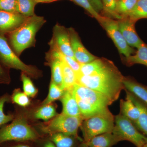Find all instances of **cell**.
<instances>
[{"mask_svg": "<svg viewBox=\"0 0 147 147\" xmlns=\"http://www.w3.org/2000/svg\"><path fill=\"white\" fill-rule=\"evenodd\" d=\"M124 77L113 62L108 59L102 68L91 75H76V83L101 93L113 102L124 90Z\"/></svg>", "mask_w": 147, "mask_h": 147, "instance_id": "cell-1", "label": "cell"}, {"mask_svg": "<svg viewBox=\"0 0 147 147\" xmlns=\"http://www.w3.org/2000/svg\"><path fill=\"white\" fill-rule=\"evenodd\" d=\"M45 22L42 16H30L20 26L9 34L11 46L17 56H20L27 48L34 46L37 32Z\"/></svg>", "mask_w": 147, "mask_h": 147, "instance_id": "cell-2", "label": "cell"}, {"mask_svg": "<svg viewBox=\"0 0 147 147\" xmlns=\"http://www.w3.org/2000/svg\"><path fill=\"white\" fill-rule=\"evenodd\" d=\"M115 126V116L109 109L85 119L81 125L84 143L100 134L112 132Z\"/></svg>", "mask_w": 147, "mask_h": 147, "instance_id": "cell-3", "label": "cell"}, {"mask_svg": "<svg viewBox=\"0 0 147 147\" xmlns=\"http://www.w3.org/2000/svg\"><path fill=\"white\" fill-rule=\"evenodd\" d=\"M113 133L119 142L127 141L137 147H143L147 142V137L140 133L130 120L121 113L115 116V126Z\"/></svg>", "mask_w": 147, "mask_h": 147, "instance_id": "cell-4", "label": "cell"}, {"mask_svg": "<svg viewBox=\"0 0 147 147\" xmlns=\"http://www.w3.org/2000/svg\"><path fill=\"white\" fill-rule=\"evenodd\" d=\"M36 132L24 118L15 119L10 124L0 129V144L7 141H26L37 138Z\"/></svg>", "mask_w": 147, "mask_h": 147, "instance_id": "cell-5", "label": "cell"}, {"mask_svg": "<svg viewBox=\"0 0 147 147\" xmlns=\"http://www.w3.org/2000/svg\"><path fill=\"white\" fill-rule=\"evenodd\" d=\"M84 120L82 117H72L61 113L43 127L42 131L51 134L63 133L78 138V129Z\"/></svg>", "mask_w": 147, "mask_h": 147, "instance_id": "cell-6", "label": "cell"}, {"mask_svg": "<svg viewBox=\"0 0 147 147\" xmlns=\"http://www.w3.org/2000/svg\"><path fill=\"white\" fill-rule=\"evenodd\" d=\"M0 60L7 67L19 69L32 77L38 75L37 70L22 61L9 45L4 35H0Z\"/></svg>", "mask_w": 147, "mask_h": 147, "instance_id": "cell-7", "label": "cell"}, {"mask_svg": "<svg viewBox=\"0 0 147 147\" xmlns=\"http://www.w3.org/2000/svg\"><path fill=\"white\" fill-rule=\"evenodd\" d=\"M99 23L113 40L121 55L128 57L135 53V50L128 45L124 38L119 28L118 21L104 16Z\"/></svg>", "mask_w": 147, "mask_h": 147, "instance_id": "cell-8", "label": "cell"}, {"mask_svg": "<svg viewBox=\"0 0 147 147\" xmlns=\"http://www.w3.org/2000/svg\"><path fill=\"white\" fill-rule=\"evenodd\" d=\"M74 94L76 99L87 102L95 108L105 110L113 102L101 93L76 83L73 86Z\"/></svg>", "mask_w": 147, "mask_h": 147, "instance_id": "cell-9", "label": "cell"}, {"mask_svg": "<svg viewBox=\"0 0 147 147\" xmlns=\"http://www.w3.org/2000/svg\"><path fill=\"white\" fill-rule=\"evenodd\" d=\"M50 50L60 52L75 60L71 48L68 29L57 24L53 29V37L49 42Z\"/></svg>", "mask_w": 147, "mask_h": 147, "instance_id": "cell-10", "label": "cell"}, {"mask_svg": "<svg viewBox=\"0 0 147 147\" xmlns=\"http://www.w3.org/2000/svg\"><path fill=\"white\" fill-rule=\"evenodd\" d=\"M71 48L74 58L81 64L91 62L97 57L90 53L84 47L78 33L72 28H68Z\"/></svg>", "mask_w": 147, "mask_h": 147, "instance_id": "cell-11", "label": "cell"}, {"mask_svg": "<svg viewBox=\"0 0 147 147\" xmlns=\"http://www.w3.org/2000/svg\"><path fill=\"white\" fill-rule=\"evenodd\" d=\"M29 17L17 12L0 10V35L9 34L20 26Z\"/></svg>", "mask_w": 147, "mask_h": 147, "instance_id": "cell-12", "label": "cell"}, {"mask_svg": "<svg viewBox=\"0 0 147 147\" xmlns=\"http://www.w3.org/2000/svg\"><path fill=\"white\" fill-rule=\"evenodd\" d=\"M118 22L120 30L129 46L138 48L144 43L136 32L135 22L127 18H124L118 20Z\"/></svg>", "mask_w": 147, "mask_h": 147, "instance_id": "cell-13", "label": "cell"}, {"mask_svg": "<svg viewBox=\"0 0 147 147\" xmlns=\"http://www.w3.org/2000/svg\"><path fill=\"white\" fill-rule=\"evenodd\" d=\"M63 105V114L72 117H82L79 105L74 94L73 86L64 90L60 98Z\"/></svg>", "mask_w": 147, "mask_h": 147, "instance_id": "cell-14", "label": "cell"}, {"mask_svg": "<svg viewBox=\"0 0 147 147\" xmlns=\"http://www.w3.org/2000/svg\"><path fill=\"white\" fill-rule=\"evenodd\" d=\"M125 90L126 92V96L131 99L139 110V119L134 125L147 137V105L131 92Z\"/></svg>", "mask_w": 147, "mask_h": 147, "instance_id": "cell-15", "label": "cell"}, {"mask_svg": "<svg viewBox=\"0 0 147 147\" xmlns=\"http://www.w3.org/2000/svg\"><path fill=\"white\" fill-rule=\"evenodd\" d=\"M125 89L142 100L147 105V86L140 84L130 76L124 77Z\"/></svg>", "mask_w": 147, "mask_h": 147, "instance_id": "cell-16", "label": "cell"}, {"mask_svg": "<svg viewBox=\"0 0 147 147\" xmlns=\"http://www.w3.org/2000/svg\"><path fill=\"white\" fill-rule=\"evenodd\" d=\"M119 142L113 132L104 133L94 137L84 143V147H112Z\"/></svg>", "mask_w": 147, "mask_h": 147, "instance_id": "cell-17", "label": "cell"}, {"mask_svg": "<svg viewBox=\"0 0 147 147\" xmlns=\"http://www.w3.org/2000/svg\"><path fill=\"white\" fill-rule=\"evenodd\" d=\"M134 124L138 120L139 115V110L133 101L126 96L125 100H120V112Z\"/></svg>", "mask_w": 147, "mask_h": 147, "instance_id": "cell-18", "label": "cell"}, {"mask_svg": "<svg viewBox=\"0 0 147 147\" xmlns=\"http://www.w3.org/2000/svg\"><path fill=\"white\" fill-rule=\"evenodd\" d=\"M124 62L128 66L140 64L147 67V45L144 43L137 48L134 54L128 57H124Z\"/></svg>", "mask_w": 147, "mask_h": 147, "instance_id": "cell-19", "label": "cell"}, {"mask_svg": "<svg viewBox=\"0 0 147 147\" xmlns=\"http://www.w3.org/2000/svg\"><path fill=\"white\" fill-rule=\"evenodd\" d=\"M125 18L135 23L142 18H147V0H138L134 8Z\"/></svg>", "mask_w": 147, "mask_h": 147, "instance_id": "cell-20", "label": "cell"}, {"mask_svg": "<svg viewBox=\"0 0 147 147\" xmlns=\"http://www.w3.org/2000/svg\"><path fill=\"white\" fill-rule=\"evenodd\" d=\"M47 59L52 69V82L63 90V78L60 60L56 59Z\"/></svg>", "mask_w": 147, "mask_h": 147, "instance_id": "cell-21", "label": "cell"}, {"mask_svg": "<svg viewBox=\"0 0 147 147\" xmlns=\"http://www.w3.org/2000/svg\"><path fill=\"white\" fill-rule=\"evenodd\" d=\"M108 59L105 58L96 59L91 62L81 64L80 75L88 76L98 71L105 65ZM78 75V74H77Z\"/></svg>", "mask_w": 147, "mask_h": 147, "instance_id": "cell-22", "label": "cell"}, {"mask_svg": "<svg viewBox=\"0 0 147 147\" xmlns=\"http://www.w3.org/2000/svg\"><path fill=\"white\" fill-rule=\"evenodd\" d=\"M37 4L36 0H16V12L26 17L34 16Z\"/></svg>", "mask_w": 147, "mask_h": 147, "instance_id": "cell-23", "label": "cell"}, {"mask_svg": "<svg viewBox=\"0 0 147 147\" xmlns=\"http://www.w3.org/2000/svg\"><path fill=\"white\" fill-rule=\"evenodd\" d=\"M61 63L63 78V89L65 90L71 88L76 83V75L70 67L62 61Z\"/></svg>", "mask_w": 147, "mask_h": 147, "instance_id": "cell-24", "label": "cell"}, {"mask_svg": "<svg viewBox=\"0 0 147 147\" xmlns=\"http://www.w3.org/2000/svg\"><path fill=\"white\" fill-rule=\"evenodd\" d=\"M138 0H117L116 12L119 20L125 18L134 8Z\"/></svg>", "mask_w": 147, "mask_h": 147, "instance_id": "cell-25", "label": "cell"}, {"mask_svg": "<svg viewBox=\"0 0 147 147\" xmlns=\"http://www.w3.org/2000/svg\"><path fill=\"white\" fill-rule=\"evenodd\" d=\"M74 138L73 136L61 133H55L51 135V140L56 147H74Z\"/></svg>", "mask_w": 147, "mask_h": 147, "instance_id": "cell-26", "label": "cell"}, {"mask_svg": "<svg viewBox=\"0 0 147 147\" xmlns=\"http://www.w3.org/2000/svg\"><path fill=\"white\" fill-rule=\"evenodd\" d=\"M55 107L53 105H42V106L36 110L34 113L36 119H41L43 120L47 121L50 119L57 115Z\"/></svg>", "mask_w": 147, "mask_h": 147, "instance_id": "cell-27", "label": "cell"}, {"mask_svg": "<svg viewBox=\"0 0 147 147\" xmlns=\"http://www.w3.org/2000/svg\"><path fill=\"white\" fill-rule=\"evenodd\" d=\"M63 93L64 90L61 89L53 82H51L48 96L42 102V105H48L55 100L60 98L63 95Z\"/></svg>", "mask_w": 147, "mask_h": 147, "instance_id": "cell-28", "label": "cell"}, {"mask_svg": "<svg viewBox=\"0 0 147 147\" xmlns=\"http://www.w3.org/2000/svg\"><path fill=\"white\" fill-rule=\"evenodd\" d=\"M76 3L87 11L93 17L95 18L98 22H100L104 16H101L99 13L95 9L89 0H70Z\"/></svg>", "mask_w": 147, "mask_h": 147, "instance_id": "cell-29", "label": "cell"}, {"mask_svg": "<svg viewBox=\"0 0 147 147\" xmlns=\"http://www.w3.org/2000/svg\"><path fill=\"white\" fill-rule=\"evenodd\" d=\"M26 75L27 74L24 72H23L21 74V79L23 82L24 93L28 96L33 97L36 94L37 90L31 79Z\"/></svg>", "mask_w": 147, "mask_h": 147, "instance_id": "cell-30", "label": "cell"}, {"mask_svg": "<svg viewBox=\"0 0 147 147\" xmlns=\"http://www.w3.org/2000/svg\"><path fill=\"white\" fill-rule=\"evenodd\" d=\"M10 98L7 95H4L0 97V127L12 120V115H6L4 113V106L6 102L9 101Z\"/></svg>", "mask_w": 147, "mask_h": 147, "instance_id": "cell-31", "label": "cell"}, {"mask_svg": "<svg viewBox=\"0 0 147 147\" xmlns=\"http://www.w3.org/2000/svg\"><path fill=\"white\" fill-rule=\"evenodd\" d=\"M11 99L13 102L23 107H26L30 104V100L28 96L25 93L17 90L13 92Z\"/></svg>", "mask_w": 147, "mask_h": 147, "instance_id": "cell-32", "label": "cell"}, {"mask_svg": "<svg viewBox=\"0 0 147 147\" xmlns=\"http://www.w3.org/2000/svg\"><path fill=\"white\" fill-rule=\"evenodd\" d=\"M103 5V10L113 18L119 20L116 12L117 0H101Z\"/></svg>", "mask_w": 147, "mask_h": 147, "instance_id": "cell-33", "label": "cell"}, {"mask_svg": "<svg viewBox=\"0 0 147 147\" xmlns=\"http://www.w3.org/2000/svg\"><path fill=\"white\" fill-rule=\"evenodd\" d=\"M16 0H0V10L10 12H17Z\"/></svg>", "mask_w": 147, "mask_h": 147, "instance_id": "cell-34", "label": "cell"}, {"mask_svg": "<svg viewBox=\"0 0 147 147\" xmlns=\"http://www.w3.org/2000/svg\"><path fill=\"white\" fill-rule=\"evenodd\" d=\"M10 82V77L8 72L0 65V84H8Z\"/></svg>", "mask_w": 147, "mask_h": 147, "instance_id": "cell-35", "label": "cell"}, {"mask_svg": "<svg viewBox=\"0 0 147 147\" xmlns=\"http://www.w3.org/2000/svg\"><path fill=\"white\" fill-rule=\"evenodd\" d=\"M92 5L98 12L103 9V5L101 0H89Z\"/></svg>", "mask_w": 147, "mask_h": 147, "instance_id": "cell-36", "label": "cell"}, {"mask_svg": "<svg viewBox=\"0 0 147 147\" xmlns=\"http://www.w3.org/2000/svg\"><path fill=\"white\" fill-rule=\"evenodd\" d=\"M59 0H36L37 3H50Z\"/></svg>", "mask_w": 147, "mask_h": 147, "instance_id": "cell-37", "label": "cell"}, {"mask_svg": "<svg viewBox=\"0 0 147 147\" xmlns=\"http://www.w3.org/2000/svg\"><path fill=\"white\" fill-rule=\"evenodd\" d=\"M44 147H56L55 145L51 142H48L45 144Z\"/></svg>", "mask_w": 147, "mask_h": 147, "instance_id": "cell-38", "label": "cell"}, {"mask_svg": "<svg viewBox=\"0 0 147 147\" xmlns=\"http://www.w3.org/2000/svg\"><path fill=\"white\" fill-rule=\"evenodd\" d=\"M11 147H30L27 146H24V145H18V146H13Z\"/></svg>", "mask_w": 147, "mask_h": 147, "instance_id": "cell-39", "label": "cell"}, {"mask_svg": "<svg viewBox=\"0 0 147 147\" xmlns=\"http://www.w3.org/2000/svg\"><path fill=\"white\" fill-rule=\"evenodd\" d=\"M147 147V142H146V144L144 145V147Z\"/></svg>", "mask_w": 147, "mask_h": 147, "instance_id": "cell-40", "label": "cell"}]
</instances>
